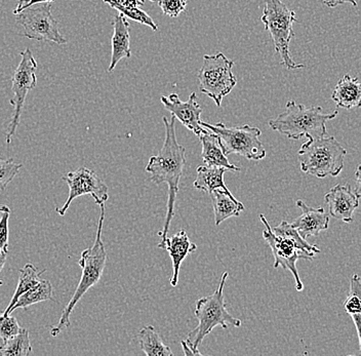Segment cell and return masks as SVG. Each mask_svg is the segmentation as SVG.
<instances>
[{
    "label": "cell",
    "mask_w": 361,
    "mask_h": 356,
    "mask_svg": "<svg viewBox=\"0 0 361 356\" xmlns=\"http://www.w3.org/2000/svg\"><path fill=\"white\" fill-rule=\"evenodd\" d=\"M166 128V139L161 150L151 157L146 166V172L151 173V181L157 185L168 184V204L164 230L158 233L161 240L168 238L171 222L175 217L176 200L180 190V181L186 166V149L178 142L176 135V117L171 119L162 117Z\"/></svg>",
    "instance_id": "obj_1"
},
{
    "label": "cell",
    "mask_w": 361,
    "mask_h": 356,
    "mask_svg": "<svg viewBox=\"0 0 361 356\" xmlns=\"http://www.w3.org/2000/svg\"><path fill=\"white\" fill-rule=\"evenodd\" d=\"M259 217L265 225L263 238L269 245L274 256V268L282 267L284 270L290 271L295 278V290L301 292L304 285L300 278L295 263L300 259L313 260L314 254L320 253L319 247L307 243L300 235L298 230L286 221H282L279 226L272 228L263 214H259Z\"/></svg>",
    "instance_id": "obj_2"
},
{
    "label": "cell",
    "mask_w": 361,
    "mask_h": 356,
    "mask_svg": "<svg viewBox=\"0 0 361 356\" xmlns=\"http://www.w3.org/2000/svg\"><path fill=\"white\" fill-rule=\"evenodd\" d=\"M100 219H99L96 240H94L92 247L85 250L81 254L80 260L78 261V264L82 269L80 281H79L73 296L71 297L69 303L63 310L58 324L51 328V335L53 337H56L59 333L62 332L63 329L69 328L71 324L70 317H71L76 304L87 294L90 288L98 285L102 276H103L106 261H107V253H106L103 240H102V231H103L104 220H105V204H100Z\"/></svg>",
    "instance_id": "obj_3"
},
{
    "label": "cell",
    "mask_w": 361,
    "mask_h": 356,
    "mask_svg": "<svg viewBox=\"0 0 361 356\" xmlns=\"http://www.w3.org/2000/svg\"><path fill=\"white\" fill-rule=\"evenodd\" d=\"M338 111L327 114L322 112L320 106L306 107L290 100L286 103V110L269 121L270 128L290 140L316 139L326 136V123L338 116Z\"/></svg>",
    "instance_id": "obj_4"
},
{
    "label": "cell",
    "mask_w": 361,
    "mask_h": 356,
    "mask_svg": "<svg viewBox=\"0 0 361 356\" xmlns=\"http://www.w3.org/2000/svg\"><path fill=\"white\" fill-rule=\"evenodd\" d=\"M302 172L324 179L337 177L344 168L347 151L333 136L308 139L299 152Z\"/></svg>",
    "instance_id": "obj_5"
},
{
    "label": "cell",
    "mask_w": 361,
    "mask_h": 356,
    "mask_svg": "<svg viewBox=\"0 0 361 356\" xmlns=\"http://www.w3.org/2000/svg\"><path fill=\"white\" fill-rule=\"evenodd\" d=\"M228 276V272L223 274L219 287L214 294L196 301L195 317L200 324L188 333L186 341L194 350H198V346L202 344L203 339L216 326H222L227 330L229 326L235 328L241 326L240 319H235L228 312L227 304L225 303L224 287Z\"/></svg>",
    "instance_id": "obj_6"
},
{
    "label": "cell",
    "mask_w": 361,
    "mask_h": 356,
    "mask_svg": "<svg viewBox=\"0 0 361 356\" xmlns=\"http://www.w3.org/2000/svg\"><path fill=\"white\" fill-rule=\"evenodd\" d=\"M261 21L269 32L275 51L281 56V65L290 70L304 68V65L297 64L290 54V40L295 36L293 25L298 22L295 13L281 0H264Z\"/></svg>",
    "instance_id": "obj_7"
},
{
    "label": "cell",
    "mask_w": 361,
    "mask_h": 356,
    "mask_svg": "<svg viewBox=\"0 0 361 356\" xmlns=\"http://www.w3.org/2000/svg\"><path fill=\"white\" fill-rule=\"evenodd\" d=\"M200 125L216 135L227 156L237 154L248 161H262L266 157L265 147L259 140L262 132L258 128L248 125L228 127L222 123L211 125L204 121H200Z\"/></svg>",
    "instance_id": "obj_8"
},
{
    "label": "cell",
    "mask_w": 361,
    "mask_h": 356,
    "mask_svg": "<svg viewBox=\"0 0 361 356\" xmlns=\"http://www.w3.org/2000/svg\"><path fill=\"white\" fill-rule=\"evenodd\" d=\"M233 66V61L223 53L203 56L202 66L197 75L200 91L213 99L218 107L237 85L236 76L232 72Z\"/></svg>",
    "instance_id": "obj_9"
},
{
    "label": "cell",
    "mask_w": 361,
    "mask_h": 356,
    "mask_svg": "<svg viewBox=\"0 0 361 356\" xmlns=\"http://www.w3.org/2000/svg\"><path fill=\"white\" fill-rule=\"evenodd\" d=\"M21 57V62L13 72V81H11L13 98L11 99L10 102L11 105L13 106V113L6 135V141L8 144L11 143V139L15 136L17 128L19 127L28 92L37 85V76H36L37 62L34 58L32 51L30 49H26L22 51Z\"/></svg>",
    "instance_id": "obj_10"
},
{
    "label": "cell",
    "mask_w": 361,
    "mask_h": 356,
    "mask_svg": "<svg viewBox=\"0 0 361 356\" xmlns=\"http://www.w3.org/2000/svg\"><path fill=\"white\" fill-rule=\"evenodd\" d=\"M17 23L24 29V36L29 39L66 44L68 40L59 30L58 23L51 15V4H37L18 13Z\"/></svg>",
    "instance_id": "obj_11"
},
{
    "label": "cell",
    "mask_w": 361,
    "mask_h": 356,
    "mask_svg": "<svg viewBox=\"0 0 361 356\" xmlns=\"http://www.w3.org/2000/svg\"><path fill=\"white\" fill-rule=\"evenodd\" d=\"M63 181L66 182L69 187V195L62 207H56V213L62 217L66 215L70 204L79 196H92L98 206L105 204L109 198L107 185L90 168H79L74 172L68 173L63 177Z\"/></svg>",
    "instance_id": "obj_12"
},
{
    "label": "cell",
    "mask_w": 361,
    "mask_h": 356,
    "mask_svg": "<svg viewBox=\"0 0 361 356\" xmlns=\"http://www.w3.org/2000/svg\"><path fill=\"white\" fill-rule=\"evenodd\" d=\"M160 101L176 119H179L182 125L192 130L196 136L200 137L207 130L200 125L202 108L198 103L196 92H192L186 102H183L177 94L161 96Z\"/></svg>",
    "instance_id": "obj_13"
},
{
    "label": "cell",
    "mask_w": 361,
    "mask_h": 356,
    "mask_svg": "<svg viewBox=\"0 0 361 356\" xmlns=\"http://www.w3.org/2000/svg\"><path fill=\"white\" fill-rule=\"evenodd\" d=\"M360 200L350 185H336L324 196L329 215L345 223L353 221L354 211L360 207Z\"/></svg>",
    "instance_id": "obj_14"
},
{
    "label": "cell",
    "mask_w": 361,
    "mask_h": 356,
    "mask_svg": "<svg viewBox=\"0 0 361 356\" xmlns=\"http://www.w3.org/2000/svg\"><path fill=\"white\" fill-rule=\"evenodd\" d=\"M157 247L169 252L171 263H173V276H171L169 283H171V287H177L178 281H179L180 268L183 261L189 254L194 253L197 250V247L190 242L186 231L182 230L179 233L161 240L158 243Z\"/></svg>",
    "instance_id": "obj_15"
},
{
    "label": "cell",
    "mask_w": 361,
    "mask_h": 356,
    "mask_svg": "<svg viewBox=\"0 0 361 356\" xmlns=\"http://www.w3.org/2000/svg\"><path fill=\"white\" fill-rule=\"evenodd\" d=\"M297 207L301 209L302 215L295 219L292 225L304 240L317 236L320 232L329 228V217L324 209L308 207L302 200H297Z\"/></svg>",
    "instance_id": "obj_16"
},
{
    "label": "cell",
    "mask_w": 361,
    "mask_h": 356,
    "mask_svg": "<svg viewBox=\"0 0 361 356\" xmlns=\"http://www.w3.org/2000/svg\"><path fill=\"white\" fill-rule=\"evenodd\" d=\"M112 55L108 72H112L123 59L132 57L130 51V23L121 13L115 16L112 22Z\"/></svg>",
    "instance_id": "obj_17"
},
{
    "label": "cell",
    "mask_w": 361,
    "mask_h": 356,
    "mask_svg": "<svg viewBox=\"0 0 361 356\" xmlns=\"http://www.w3.org/2000/svg\"><path fill=\"white\" fill-rule=\"evenodd\" d=\"M198 138L202 143V156L205 166H222L232 172H240V168L235 164H232L228 159L227 155H225L216 134L205 130V132L202 133Z\"/></svg>",
    "instance_id": "obj_18"
},
{
    "label": "cell",
    "mask_w": 361,
    "mask_h": 356,
    "mask_svg": "<svg viewBox=\"0 0 361 356\" xmlns=\"http://www.w3.org/2000/svg\"><path fill=\"white\" fill-rule=\"evenodd\" d=\"M331 99L338 108H344L346 110L354 109L360 106L361 85L357 78H352L349 74L343 76L338 81Z\"/></svg>",
    "instance_id": "obj_19"
},
{
    "label": "cell",
    "mask_w": 361,
    "mask_h": 356,
    "mask_svg": "<svg viewBox=\"0 0 361 356\" xmlns=\"http://www.w3.org/2000/svg\"><path fill=\"white\" fill-rule=\"evenodd\" d=\"M214 207V223L216 226L231 217H239L245 206L236 200L230 191L216 189L209 193Z\"/></svg>",
    "instance_id": "obj_20"
},
{
    "label": "cell",
    "mask_w": 361,
    "mask_h": 356,
    "mask_svg": "<svg viewBox=\"0 0 361 356\" xmlns=\"http://www.w3.org/2000/svg\"><path fill=\"white\" fill-rule=\"evenodd\" d=\"M226 172H228L227 168L222 166H200L196 171L197 177L194 181V188L207 193H212L216 189L230 191L224 182Z\"/></svg>",
    "instance_id": "obj_21"
},
{
    "label": "cell",
    "mask_w": 361,
    "mask_h": 356,
    "mask_svg": "<svg viewBox=\"0 0 361 356\" xmlns=\"http://www.w3.org/2000/svg\"><path fill=\"white\" fill-rule=\"evenodd\" d=\"M344 309L355 324L361 351V281L357 274H354L350 279L349 294L344 303Z\"/></svg>",
    "instance_id": "obj_22"
},
{
    "label": "cell",
    "mask_w": 361,
    "mask_h": 356,
    "mask_svg": "<svg viewBox=\"0 0 361 356\" xmlns=\"http://www.w3.org/2000/svg\"><path fill=\"white\" fill-rule=\"evenodd\" d=\"M140 347L147 356H173V351L164 345L154 326H146L137 335Z\"/></svg>",
    "instance_id": "obj_23"
},
{
    "label": "cell",
    "mask_w": 361,
    "mask_h": 356,
    "mask_svg": "<svg viewBox=\"0 0 361 356\" xmlns=\"http://www.w3.org/2000/svg\"><path fill=\"white\" fill-rule=\"evenodd\" d=\"M45 270H39L35 267L31 263H28L20 269V276H19V281H18L17 288H16L15 293H13V298H11L10 304H8V307L4 310V315H11V308L15 305L17 300L19 299V297L21 295L26 293L27 290H30L33 287H35L38 283L40 281V276L42 274H44Z\"/></svg>",
    "instance_id": "obj_24"
},
{
    "label": "cell",
    "mask_w": 361,
    "mask_h": 356,
    "mask_svg": "<svg viewBox=\"0 0 361 356\" xmlns=\"http://www.w3.org/2000/svg\"><path fill=\"white\" fill-rule=\"evenodd\" d=\"M49 300H55L54 299L53 286H51V281L40 279L39 283L35 287L27 290L19 297L15 305L11 308V313L18 308H27L34 304L49 301Z\"/></svg>",
    "instance_id": "obj_25"
},
{
    "label": "cell",
    "mask_w": 361,
    "mask_h": 356,
    "mask_svg": "<svg viewBox=\"0 0 361 356\" xmlns=\"http://www.w3.org/2000/svg\"><path fill=\"white\" fill-rule=\"evenodd\" d=\"M1 356H27L32 353L30 337L26 329H21L20 332L0 345Z\"/></svg>",
    "instance_id": "obj_26"
},
{
    "label": "cell",
    "mask_w": 361,
    "mask_h": 356,
    "mask_svg": "<svg viewBox=\"0 0 361 356\" xmlns=\"http://www.w3.org/2000/svg\"><path fill=\"white\" fill-rule=\"evenodd\" d=\"M23 168V164L13 159H0V191H4Z\"/></svg>",
    "instance_id": "obj_27"
},
{
    "label": "cell",
    "mask_w": 361,
    "mask_h": 356,
    "mask_svg": "<svg viewBox=\"0 0 361 356\" xmlns=\"http://www.w3.org/2000/svg\"><path fill=\"white\" fill-rule=\"evenodd\" d=\"M115 10L118 11L119 13L123 15L126 19H130L133 21L137 22V23L146 25V26L150 27L153 31L158 30V25L155 23L154 20L140 8H116Z\"/></svg>",
    "instance_id": "obj_28"
},
{
    "label": "cell",
    "mask_w": 361,
    "mask_h": 356,
    "mask_svg": "<svg viewBox=\"0 0 361 356\" xmlns=\"http://www.w3.org/2000/svg\"><path fill=\"white\" fill-rule=\"evenodd\" d=\"M20 330H21V328H20L19 322H18L16 317L0 313V338H1L2 341H6V340L17 335Z\"/></svg>",
    "instance_id": "obj_29"
},
{
    "label": "cell",
    "mask_w": 361,
    "mask_h": 356,
    "mask_svg": "<svg viewBox=\"0 0 361 356\" xmlns=\"http://www.w3.org/2000/svg\"><path fill=\"white\" fill-rule=\"evenodd\" d=\"M0 250L8 251V220H10L11 209L8 206H0Z\"/></svg>",
    "instance_id": "obj_30"
},
{
    "label": "cell",
    "mask_w": 361,
    "mask_h": 356,
    "mask_svg": "<svg viewBox=\"0 0 361 356\" xmlns=\"http://www.w3.org/2000/svg\"><path fill=\"white\" fill-rule=\"evenodd\" d=\"M157 2L164 15L171 18H177L186 10L187 0H157Z\"/></svg>",
    "instance_id": "obj_31"
},
{
    "label": "cell",
    "mask_w": 361,
    "mask_h": 356,
    "mask_svg": "<svg viewBox=\"0 0 361 356\" xmlns=\"http://www.w3.org/2000/svg\"><path fill=\"white\" fill-rule=\"evenodd\" d=\"M105 4H109L112 8H140L144 6V2L141 0H103Z\"/></svg>",
    "instance_id": "obj_32"
},
{
    "label": "cell",
    "mask_w": 361,
    "mask_h": 356,
    "mask_svg": "<svg viewBox=\"0 0 361 356\" xmlns=\"http://www.w3.org/2000/svg\"><path fill=\"white\" fill-rule=\"evenodd\" d=\"M322 1L324 6H329V8H337V6H343L345 4L357 6L358 0H322Z\"/></svg>",
    "instance_id": "obj_33"
},
{
    "label": "cell",
    "mask_w": 361,
    "mask_h": 356,
    "mask_svg": "<svg viewBox=\"0 0 361 356\" xmlns=\"http://www.w3.org/2000/svg\"><path fill=\"white\" fill-rule=\"evenodd\" d=\"M54 1H55V0H25L19 8H16V10H13V13H15V15H18V13H21L23 10L29 8V6H33V4H51V2Z\"/></svg>",
    "instance_id": "obj_34"
},
{
    "label": "cell",
    "mask_w": 361,
    "mask_h": 356,
    "mask_svg": "<svg viewBox=\"0 0 361 356\" xmlns=\"http://www.w3.org/2000/svg\"><path fill=\"white\" fill-rule=\"evenodd\" d=\"M180 345H182L183 351H184L185 355H202L200 350H194V349H192L190 345L187 343L186 341L180 342Z\"/></svg>",
    "instance_id": "obj_35"
},
{
    "label": "cell",
    "mask_w": 361,
    "mask_h": 356,
    "mask_svg": "<svg viewBox=\"0 0 361 356\" xmlns=\"http://www.w3.org/2000/svg\"><path fill=\"white\" fill-rule=\"evenodd\" d=\"M361 166H358L356 168L355 177H356V190L355 195L360 198V192H361V173H360Z\"/></svg>",
    "instance_id": "obj_36"
},
{
    "label": "cell",
    "mask_w": 361,
    "mask_h": 356,
    "mask_svg": "<svg viewBox=\"0 0 361 356\" xmlns=\"http://www.w3.org/2000/svg\"><path fill=\"white\" fill-rule=\"evenodd\" d=\"M8 254V251H1V250H0V272L4 269V264H6Z\"/></svg>",
    "instance_id": "obj_37"
},
{
    "label": "cell",
    "mask_w": 361,
    "mask_h": 356,
    "mask_svg": "<svg viewBox=\"0 0 361 356\" xmlns=\"http://www.w3.org/2000/svg\"><path fill=\"white\" fill-rule=\"evenodd\" d=\"M24 1H25V0H19V2H18V6H17V8H20V6H22L23 2H24Z\"/></svg>",
    "instance_id": "obj_38"
},
{
    "label": "cell",
    "mask_w": 361,
    "mask_h": 356,
    "mask_svg": "<svg viewBox=\"0 0 361 356\" xmlns=\"http://www.w3.org/2000/svg\"><path fill=\"white\" fill-rule=\"evenodd\" d=\"M142 2H144L145 4V0H141ZM150 1L154 2L157 1V0H150Z\"/></svg>",
    "instance_id": "obj_39"
},
{
    "label": "cell",
    "mask_w": 361,
    "mask_h": 356,
    "mask_svg": "<svg viewBox=\"0 0 361 356\" xmlns=\"http://www.w3.org/2000/svg\"><path fill=\"white\" fill-rule=\"evenodd\" d=\"M2 285H4V281H0V286H2Z\"/></svg>",
    "instance_id": "obj_40"
},
{
    "label": "cell",
    "mask_w": 361,
    "mask_h": 356,
    "mask_svg": "<svg viewBox=\"0 0 361 356\" xmlns=\"http://www.w3.org/2000/svg\"><path fill=\"white\" fill-rule=\"evenodd\" d=\"M0 356H1V348H0Z\"/></svg>",
    "instance_id": "obj_41"
}]
</instances>
